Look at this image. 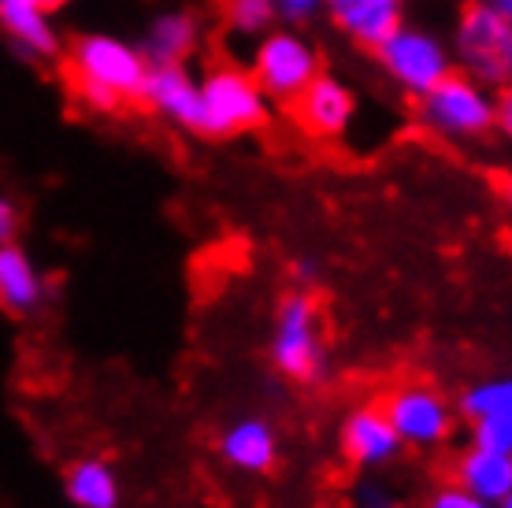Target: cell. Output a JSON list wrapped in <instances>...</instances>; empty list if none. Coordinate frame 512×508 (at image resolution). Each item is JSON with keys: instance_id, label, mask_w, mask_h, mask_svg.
<instances>
[{"instance_id": "obj_1", "label": "cell", "mask_w": 512, "mask_h": 508, "mask_svg": "<svg viewBox=\"0 0 512 508\" xmlns=\"http://www.w3.org/2000/svg\"><path fill=\"white\" fill-rule=\"evenodd\" d=\"M453 60L461 75L487 89L512 86V23L487 0H468L453 30Z\"/></svg>"}, {"instance_id": "obj_2", "label": "cell", "mask_w": 512, "mask_h": 508, "mask_svg": "<svg viewBox=\"0 0 512 508\" xmlns=\"http://www.w3.org/2000/svg\"><path fill=\"white\" fill-rule=\"evenodd\" d=\"M201 138H238L268 123V97L249 71L216 64L201 82Z\"/></svg>"}, {"instance_id": "obj_3", "label": "cell", "mask_w": 512, "mask_h": 508, "mask_svg": "<svg viewBox=\"0 0 512 508\" xmlns=\"http://www.w3.org/2000/svg\"><path fill=\"white\" fill-rule=\"evenodd\" d=\"M145 75H149L145 56L127 41L108 38V34H82V38L71 41L67 78H75V82H93V86L108 89L112 97H119L123 104H138Z\"/></svg>"}, {"instance_id": "obj_4", "label": "cell", "mask_w": 512, "mask_h": 508, "mask_svg": "<svg viewBox=\"0 0 512 508\" xmlns=\"http://www.w3.org/2000/svg\"><path fill=\"white\" fill-rule=\"evenodd\" d=\"M420 119L442 138H483L494 127V97L475 78L449 71L420 97Z\"/></svg>"}, {"instance_id": "obj_5", "label": "cell", "mask_w": 512, "mask_h": 508, "mask_svg": "<svg viewBox=\"0 0 512 508\" xmlns=\"http://www.w3.org/2000/svg\"><path fill=\"white\" fill-rule=\"evenodd\" d=\"M275 368L294 382H316L323 371V334L320 308L308 293H290L279 305L275 342H271Z\"/></svg>"}, {"instance_id": "obj_6", "label": "cell", "mask_w": 512, "mask_h": 508, "mask_svg": "<svg viewBox=\"0 0 512 508\" xmlns=\"http://www.w3.org/2000/svg\"><path fill=\"white\" fill-rule=\"evenodd\" d=\"M379 64L401 89L423 97L431 86L453 71V52L420 26H397L390 38L379 41Z\"/></svg>"}, {"instance_id": "obj_7", "label": "cell", "mask_w": 512, "mask_h": 508, "mask_svg": "<svg viewBox=\"0 0 512 508\" xmlns=\"http://www.w3.org/2000/svg\"><path fill=\"white\" fill-rule=\"evenodd\" d=\"M249 75L256 78V86L264 89V97L290 104L312 78L320 75V56L301 34L275 30L256 45Z\"/></svg>"}, {"instance_id": "obj_8", "label": "cell", "mask_w": 512, "mask_h": 508, "mask_svg": "<svg viewBox=\"0 0 512 508\" xmlns=\"http://www.w3.org/2000/svg\"><path fill=\"white\" fill-rule=\"evenodd\" d=\"M379 408L386 412V420L394 423L401 442L435 445L453 427L446 397L438 394V390H431V386H423V382H405V386L390 390Z\"/></svg>"}, {"instance_id": "obj_9", "label": "cell", "mask_w": 512, "mask_h": 508, "mask_svg": "<svg viewBox=\"0 0 512 508\" xmlns=\"http://www.w3.org/2000/svg\"><path fill=\"white\" fill-rule=\"evenodd\" d=\"M290 112H294L297 127L305 130L308 138H338L342 130L353 123V112H357V101L338 78L331 75H316L308 82L294 101H290Z\"/></svg>"}, {"instance_id": "obj_10", "label": "cell", "mask_w": 512, "mask_h": 508, "mask_svg": "<svg viewBox=\"0 0 512 508\" xmlns=\"http://www.w3.org/2000/svg\"><path fill=\"white\" fill-rule=\"evenodd\" d=\"M138 104L167 115V119L179 123L182 130H193V134H197V127H201V89H197V78L182 64L149 67V75L141 82Z\"/></svg>"}, {"instance_id": "obj_11", "label": "cell", "mask_w": 512, "mask_h": 508, "mask_svg": "<svg viewBox=\"0 0 512 508\" xmlns=\"http://www.w3.org/2000/svg\"><path fill=\"white\" fill-rule=\"evenodd\" d=\"M49 297V282L23 245H0V312L12 319L34 316Z\"/></svg>"}, {"instance_id": "obj_12", "label": "cell", "mask_w": 512, "mask_h": 508, "mask_svg": "<svg viewBox=\"0 0 512 508\" xmlns=\"http://www.w3.org/2000/svg\"><path fill=\"white\" fill-rule=\"evenodd\" d=\"M461 412L475 427V445L512 453V379L468 390L461 397Z\"/></svg>"}, {"instance_id": "obj_13", "label": "cell", "mask_w": 512, "mask_h": 508, "mask_svg": "<svg viewBox=\"0 0 512 508\" xmlns=\"http://www.w3.org/2000/svg\"><path fill=\"white\" fill-rule=\"evenodd\" d=\"M0 30L30 60H52L60 52V38L49 23V12L38 8L34 0H0Z\"/></svg>"}, {"instance_id": "obj_14", "label": "cell", "mask_w": 512, "mask_h": 508, "mask_svg": "<svg viewBox=\"0 0 512 508\" xmlns=\"http://www.w3.org/2000/svg\"><path fill=\"white\" fill-rule=\"evenodd\" d=\"M327 12L338 30L368 49H379V41L401 26V0H327Z\"/></svg>"}, {"instance_id": "obj_15", "label": "cell", "mask_w": 512, "mask_h": 508, "mask_svg": "<svg viewBox=\"0 0 512 508\" xmlns=\"http://www.w3.org/2000/svg\"><path fill=\"white\" fill-rule=\"evenodd\" d=\"M401 449V434L386 420L383 408H360L342 427V453L353 464H379Z\"/></svg>"}, {"instance_id": "obj_16", "label": "cell", "mask_w": 512, "mask_h": 508, "mask_svg": "<svg viewBox=\"0 0 512 508\" xmlns=\"http://www.w3.org/2000/svg\"><path fill=\"white\" fill-rule=\"evenodd\" d=\"M64 497L71 508H119L123 490L112 464L101 457H82L64 471Z\"/></svg>"}, {"instance_id": "obj_17", "label": "cell", "mask_w": 512, "mask_h": 508, "mask_svg": "<svg viewBox=\"0 0 512 508\" xmlns=\"http://www.w3.org/2000/svg\"><path fill=\"white\" fill-rule=\"evenodd\" d=\"M457 486L483 501H505L512 494V453L475 445L472 453H464L457 464Z\"/></svg>"}, {"instance_id": "obj_18", "label": "cell", "mask_w": 512, "mask_h": 508, "mask_svg": "<svg viewBox=\"0 0 512 508\" xmlns=\"http://www.w3.org/2000/svg\"><path fill=\"white\" fill-rule=\"evenodd\" d=\"M219 453L231 468L260 475V471L275 468L279 445H275V431L264 420H242L219 438Z\"/></svg>"}, {"instance_id": "obj_19", "label": "cell", "mask_w": 512, "mask_h": 508, "mask_svg": "<svg viewBox=\"0 0 512 508\" xmlns=\"http://www.w3.org/2000/svg\"><path fill=\"white\" fill-rule=\"evenodd\" d=\"M197 45V19L190 12H164L149 23V34H145V45H141V56L145 64H182L186 56Z\"/></svg>"}, {"instance_id": "obj_20", "label": "cell", "mask_w": 512, "mask_h": 508, "mask_svg": "<svg viewBox=\"0 0 512 508\" xmlns=\"http://www.w3.org/2000/svg\"><path fill=\"white\" fill-rule=\"evenodd\" d=\"M223 15H227V26L234 34H264L275 19V4L271 0H223Z\"/></svg>"}, {"instance_id": "obj_21", "label": "cell", "mask_w": 512, "mask_h": 508, "mask_svg": "<svg viewBox=\"0 0 512 508\" xmlns=\"http://www.w3.org/2000/svg\"><path fill=\"white\" fill-rule=\"evenodd\" d=\"M431 508H490L483 497L468 494L464 486H446V490H438L435 497H431Z\"/></svg>"}, {"instance_id": "obj_22", "label": "cell", "mask_w": 512, "mask_h": 508, "mask_svg": "<svg viewBox=\"0 0 512 508\" xmlns=\"http://www.w3.org/2000/svg\"><path fill=\"white\" fill-rule=\"evenodd\" d=\"M271 4H275V15L290 19V23H301V19H312L320 12L327 0H271Z\"/></svg>"}, {"instance_id": "obj_23", "label": "cell", "mask_w": 512, "mask_h": 508, "mask_svg": "<svg viewBox=\"0 0 512 508\" xmlns=\"http://www.w3.org/2000/svg\"><path fill=\"white\" fill-rule=\"evenodd\" d=\"M15 234H19V208H15V201L0 197V245L15 242Z\"/></svg>"}, {"instance_id": "obj_24", "label": "cell", "mask_w": 512, "mask_h": 508, "mask_svg": "<svg viewBox=\"0 0 512 508\" xmlns=\"http://www.w3.org/2000/svg\"><path fill=\"white\" fill-rule=\"evenodd\" d=\"M494 127H501L512 138V86L501 89V97L494 101Z\"/></svg>"}, {"instance_id": "obj_25", "label": "cell", "mask_w": 512, "mask_h": 508, "mask_svg": "<svg viewBox=\"0 0 512 508\" xmlns=\"http://www.w3.org/2000/svg\"><path fill=\"white\" fill-rule=\"evenodd\" d=\"M487 4L494 8V12H501V15H505V19L512 23V0H487Z\"/></svg>"}, {"instance_id": "obj_26", "label": "cell", "mask_w": 512, "mask_h": 508, "mask_svg": "<svg viewBox=\"0 0 512 508\" xmlns=\"http://www.w3.org/2000/svg\"><path fill=\"white\" fill-rule=\"evenodd\" d=\"M34 4H38V8H45V12H60V8H64L67 0H34Z\"/></svg>"}, {"instance_id": "obj_27", "label": "cell", "mask_w": 512, "mask_h": 508, "mask_svg": "<svg viewBox=\"0 0 512 508\" xmlns=\"http://www.w3.org/2000/svg\"><path fill=\"white\" fill-rule=\"evenodd\" d=\"M505 197H509V201H512V175L505 178Z\"/></svg>"}, {"instance_id": "obj_28", "label": "cell", "mask_w": 512, "mask_h": 508, "mask_svg": "<svg viewBox=\"0 0 512 508\" xmlns=\"http://www.w3.org/2000/svg\"><path fill=\"white\" fill-rule=\"evenodd\" d=\"M505 508H512V494H509V497H505Z\"/></svg>"}]
</instances>
